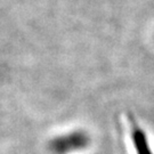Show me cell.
<instances>
[{
  "instance_id": "cell-1",
  "label": "cell",
  "mask_w": 154,
  "mask_h": 154,
  "mask_svg": "<svg viewBox=\"0 0 154 154\" xmlns=\"http://www.w3.org/2000/svg\"><path fill=\"white\" fill-rule=\"evenodd\" d=\"M90 137L83 130H73L57 136L49 143V149L54 154H71L87 149Z\"/></svg>"
},
{
  "instance_id": "cell-2",
  "label": "cell",
  "mask_w": 154,
  "mask_h": 154,
  "mask_svg": "<svg viewBox=\"0 0 154 154\" xmlns=\"http://www.w3.org/2000/svg\"><path fill=\"white\" fill-rule=\"evenodd\" d=\"M130 128H131L130 135H131L134 147L136 149V154H154L151 149L149 142L145 131L132 118H130Z\"/></svg>"
}]
</instances>
